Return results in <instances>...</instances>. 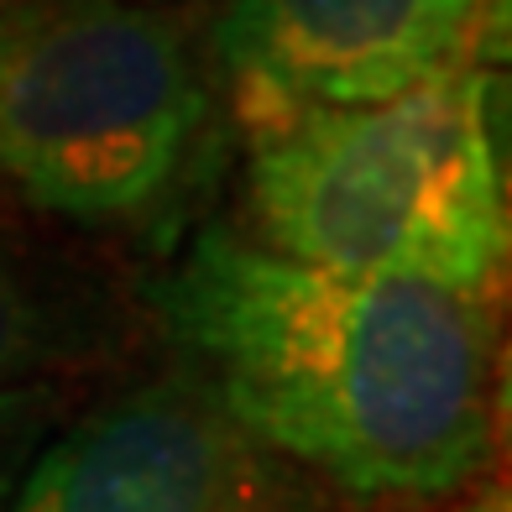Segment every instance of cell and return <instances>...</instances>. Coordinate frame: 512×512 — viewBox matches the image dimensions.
<instances>
[{
	"label": "cell",
	"instance_id": "obj_1",
	"mask_svg": "<svg viewBox=\"0 0 512 512\" xmlns=\"http://www.w3.org/2000/svg\"><path fill=\"white\" fill-rule=\"evenodd\" d=\"M147 298L178 371L230 424L345 497L439 502L492 460V298L309 267L225 225H204Z\"/></svg>",
	"mask_w": 512,
	"mask_h": 512
},
{
	"label": "cell",
	"instance_id": "obj_2",
	"mask_svg": "<svg viewBox=\"0 0 512 512\" xmlns=\"http://www.w3.org/2000/svg\"><path fill=\"white\" fill-rule=\"evenodd\" d=\"M256 241L330 272L492 298L507 267L497 79L465 63L398 100L246 131Z\"/></svg>",
	"mask_w": 512,
	"mask_h": 512
},
{
	"label": "cell",
	"instance_id": "obj_3",
	"mask_svg": "<svg viewBox=\"0 0 512 512\" xmlns=\"http://www.w3.org/2000/svg\"><path fill=\"white\" fill-rule=\"evenodd\" d=\"M220 110L152 0H0V183L79 230H152L204 183Z\"/></svg>",
	"mask_w": 512,
	"mask_h": 512
},
{
	"label": "cell",
	"instance_id": "obj_4",
	"mask_svg": "<svg viewBox=\"0 0 512 512\" xmlns=\"http://www.w3.org/2000/svg\"><path fill=\"white\" fill-rule=\"evenodd\" d=\"M0 512H293V476L189 371H168L58 424Z\"/></svg>",
	"mask_w": 512,
	"mask_h": 512
},
{
	"label": "cell",
	"instance_id": "obj_5",
	"mask_svg": "<svg viewBox=\"0 0 512 512\" xmlns=\"http://www.w3.org/2000/svg\"><path fill=\"white\" fill-rule=\"evenodd\" d=\"M492 0H225L215 63L241 131L398 100L465 68Z\"/></svg>",
	"mask_w": 512,
	"mask_h": 512
},
{
	"label": "cell",
	"instance_id": "obj_6",
	"mask_svg": "<svg viewBox=\"0 0 512 512\" xmlns=\"http://www.w3.org/2000/svg\"><path fill=\"white\" fill-rule=\"evenodd\" d=\"M58 356H68L63 298L0 236V387L42 377Z\"/></svg>",
	"mask_w": 512,
	"mask_h": 512
},
{
	"label": "cell",
	"instance_id": "obj_7",
	"mask_svg": "<svg viewBox=\"0 0 512 512\" xmlns=\"http://www.w3.org/2000/svg\"><path fill=\"white\" fill-rule=\"evenodd\" d=\"M63 424V387L48 377L0 387V502L11 497L16 476L27 471L37 445Z\"/></svg>",
	"mask_w": 512,
	"mask_h": 512
},
{
	"label": "cell",
	"instance_id": "obj_8",
	"mask_svg": "<svg viewBox=\"0 0 512 512\" xmlns=\"http://www.w3.org/2000/svg\"><path fill=\"white\" fill-rule=\"evenodd\" d=\"M450 512H512V502H507V486L502 481H481L476 492H465Z\"/></svg>",
	"mask_w": 512,
	"mask_h": 512
}]
</instances>
